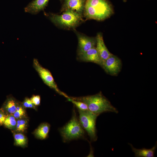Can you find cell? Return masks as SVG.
Instances as JSON below:
<instances>
[{
	"mask_svg": "<svg viewBox=\"0 0 157 157\" xmlns=\"http://www.w3.org/2000/svg\"><path fill=\"white\" fill-rule=\"evenodd\" d=\"M72 99L82 101L86 104L88 110L99 115L106 112L116 113L118 111L101 92L96 94L79 97H71Z\"/></svg>",
	"mask_w": 157,
	"mask_h": 157,
	"instance_id": "6da1fadb",
	"label": "cell"
},
{
	"mask_svg": "<svg viewBox=\"0 0 157 157\" xmlns=\"http://www.w3.org/2000/svg\"><path fill=\"white\" fill-rule=\"evenodd\" d=\"M112 11L106 0H86L83 13L87 19L101 20L108 17Z\"/></svg>",
	"mask_w": 157,
	"mask_h": 157,
	"instance_id": "7a4b0ae2",
	"label": "cell"
},
{
	"mask_svg": "<svg viewBox=\"0 0 157 157\" xmlns=\"http://www.w3.org/2000/svg\"><path fill=\"white\" fill-rule=\"evenodd\" d=\"M49 18L57 26L66 29H74L83 21L82 15L71 9H67L61 15L51 13Z\"/></svg>",
	"mask_w": 157,
	"mask_h": 157,
	"instance_id": "3957f363",
	"label": "cell"
},
{
	"mask_svg": "<svg viewBox=\"0 0 157 157\" xmlns=\"http://www.w3.org/2000/svg\"><path fill=\"white\" fill-rule=\"evenodd\" d=\"M63 142L83 138L84 131L74 110L71 119L59 129Z\"/></svg>",
	"mask_w": 157,
	"mask_h": 157,
	"instance_id": "277c9868",
	"label": "cell"
},
{
	"mask_svg": "<svg viewBox=\"0 0 157 157\" xmlns=\"http://www.w3.org/2000/svg\"><path fill=\"white\" fill-rule=\"evenodd\" d=\"M79 121L83 129L87 132L90 139L96 141L97 139L96 127L97 115L89 110H82L78 109Z\"/></svg>",
	"mask_w": 157,
	"mask_h": 157,
	"instance_id": "5b68a950",
	"label": "cell"
},
{
	"mask_svg": "<svg viewBox=\"0 0 157 157\" xmlns=\"http://www.w3.org/2000/svg\"><path fill=\"white\" fill-rule=\"evenodd\" d=\"M33 66L46 85L54 90L58 94L64 96L67 99L69 97L59 89L50 72L48 69L42 66L37 59H33Z\"/></svg>",
	"mask_w": 157,
	"mask_h": 157,
	"instance_id": "8992f818",
	"label": "cell"
},
{
	"mask_svg": "<svg viewBox=\"0 0 157 157\" xmlns=\"http://www.w3.org/2000/svg\"><path fill=\"white\" fill-rule=\"evenodd\" d=\"M122 66L120 60L112 54L103 63L102 67L108 74L111 75H116L120 71Z\"/></svg>",
	"mask_w": 157,
	"mask_h": 157,
	"instance_id": "52a82bcc",
	"label": "cell"
},
{
	"mask_svg": "<svg viewBox=\"0 0 157 157\" xmlns=\"http://www.w3.org/2000/svg\"><path fill=\"white\" fill-rule=\"evenodd\" d=\"M76 33L78 41V56L95 47L96 38L89 37L77 32Z\"/></svg>",
	"mask_w": 157,
	"mask_h": 157,
	"instance_id": "ba28073f",
	"label": "cell"
},
{
	"mask_svg": "<svg viewBox=\"0 0 157 157\" xmlns=\"http://www.w3.org/2000/svg\"><path fill=\"white\" fill-rule=\"evenodd\" d=\"M78 56L81 61L94 63L102 66L103 62L95 47Z\"/></svg>",
	"mask_w": 157,
	"mask_h": 157,
	"instance_id": "9c48e42d",
	"label": "cell"
},
{
	"mask_svg": "<svg viewBox=\"0 0 157 157\" xmlns=\"http://www.w3.org/2000/svg\"><path fill=\"white\" fill-rule=\"evenodd\" d=\"M49 0H33L24 8V11L32 14H36L45 8Z\"/></svg>",
	"mask_w": 157,
	"mask_h": 157,
	"instance_id": "30bf717a",
	"label": "cell"
},
{
	"mask_svg": "<svg viewBox=\"0 0 157 157\" xmlns=\"http://www.w3.org/2000/svg\"><path fill=\"white\" fill-rule=\"evenodd\" d=\"M86 0H64L62 11L71 9L82 15Z\"/></svg>",
	"mask_w": 157,
	"mask_h": 157,
	"instance_id": "8fae6325",
	"label": "cell"
},
{
	"mask_svg": "<svg viewBox=\"0 0 157 157\" xmlns=\"http://www.w3.org/2000/svg\"><path fill=\"white\" fill-rule=\"evenodd\" d=\"M96 38V48L103 63L112 54L109 51L105 45L101 33H98Z\"/></svg>",
	"mask_w": 157,
	"mask_h": 157,
	"instance_id": "7c38bea8",
	"label": "cell"
},
{
	"mask_svg": "<svg viewBox=\"0 0 157 157\" xmlns=\"http://www.w3.org/2000/svg\"><path fill=\"white\" fill-rule=\"evenodd\" d=\"M19 103L13 97L10 96L7 98L1 108L7 114L13 115Z\"/></svg>",
	"mask_w": 157,
	"mask_h": 157,
	"instance_id": "4fadbf2b",
	"label": "cell"
},
{
	"mask_svg": "<svg viewBox=\"0 0 157 157\" xmlns=\"http://www.w3.org/2000/svg\"><path fill=\"white\" fill-rule=\"evenodd\" d=\"M50 128V125L48 123H42L34 131L33 134L38 139H45L48 136Z\"/></svg>",
	"mask_w": 157,
	"mask_h": 157,
	"instance_id": "5bb4252c",
	"label": "cell"
},
{
	"mask_svg": "<svg viewBox=\"0 0 157 157\" xmlns=\"http://www.w3.org/2000/svg\"><path fill=\"white\" fill-rule=\"evenodd\" d=\"M132 150L134 152L135 156L137 157H154L155 151L157 147V144L152 148L147 149H137L134 148L131 144H129Z\"/></svg>",
	"mask_w": 157,
	"mask_h": 157,
	"instance_id": "9a60e30c",
	"label": "cell"
},
{
	"mask_svg": "<svg viewBox=\"0 0 157 157\" xmlns=\"http://www.w3.org/2000/svg\"><path fill=\"white\" fill-rule=\"evenodd\" d=\"M14 133V145L22 147H26L28 144L27 138L22 133Z\"/></svg>",
	"mask_w": 157,
	"mask_h": 157,
	"instance_id": "2e32d148",
	"label": "cell"
},
{
	"mask_svg": "<svg viewBox=\"0 0 157 157\" xmlns=\"http://www.w3.org/2000/svg\"><path fill=\"white\" fill-rule=\"evenodd\" d=\"M28 120L27 117L17 120V124L15 130L17 132L24 133L27 129Z\"/></svg>",
	"mask_w": 157,
	"mask_h": 157,
	"instance_id": "e0dca14e",
	"label": "cell"
},
{
	"mask_svg": "<svg viewBox=\"0 0 157 157\" xmlns=\"http://www.w3.org/2000/svg\"><path fill=\"white\" fill-rule=\"evenodd\" d=\"M17 120L13 114H8L3 125L8 129L15 130L17 124Z\"/></svg>",
	"mask_w": 157,
	"mask_h": 157,
	"instance_id": "ac0fdd59",
	"label": "cell"
},
{
	"mask_svg": "<svg viewBox=\"0 0 157 157\" xmlns=\"http://www.w3.org/2000/svg\"><path fill=\"white\" fill-rule=\"evenodd\" d=\"M25 108L19 103L17 106L16 111L13 115L17 120L26 117Z\"/></svg>",
	"mask_w": 157,
	"mask_h": 157,
	"instance_id": "d6986e66",
	"label": "cell"
},
{
	"mask_svg": "<svg viewBox=\"0 0 157 157\" xmlns=\"http://www.w3.org/2000/svg\"><path fill=\"white\" fill-rule=\"evenodd\" d=\"M67 100L72 102L78 108V109L82 110H88V107L85 103L72 99L70 97L67 99Z\"/></svg>",
	"mask_w": 157,
	"mask_h": 157,
	"instance_id": "ffe728a7",
	"label": "cell"
},
{
	"mask_svg": "<svg viewBox=\"0 0 157 157\" xmlns=\"http://www.w3.org/2000/svg\"><path fill=\"white\" fill-rule=\"evenodd\" d=\"M22 104L25 108H32L36 110V106L32 103L30 99L28 97L25 98Z\"/></svg>",
	"mask_w": 157,
	"mask_h": 157,
	"instance_id": "44dd1931",
	"label": "cell"
},
{
	"mask_svg": "<svg viewBox=\"0 0 157 157\" xmlns=\"http://www.w3.org/2000/svg\"><path fill=\"white\" fill-rule=\"evenodd\" d=\"M32 103L35 106H38L40 104V97L39 95H33L30 99Z\"/></svg>",
	"mask_w": 157,
	"mask_h": 157,
	"instance_id": "7402d4cb",
	"label": "cell"
},
{
	"mask_svg": "<svg viewBox=\"0 0 157 157\" xmlns=\"http://www.w3.org/2000/svg\"><path fill=\"white\" fill-rule=\"evenodd\" d=\"M8 115L2 109H0V126L3 125Z\"/></svg>",
	"mask_w": 157,
	"mask_h": 157,
	"instance_id": "603a6c76",
	"label": "cell"
},
{
	"mask_svg": "<svg viewBox=\"0 0 157 157\" xmlns=\"http://www.w3.org/2000/svg\"><path fill=\"white\" fill-rule=\"evenodd\" d=\"M123 1L124 2H126V0H123Z\"/></svg>",
	"mask_w": 157,
	"mask_h": 157,
	"instance_id": "cb8c5ba5",
	"label": "cell"
}]
</instances>
